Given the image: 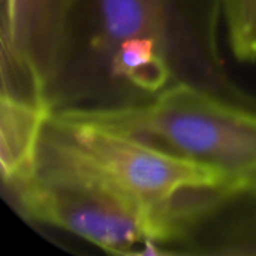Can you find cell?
<instances>
[{
  "label": "cell",
  "instance_id": "7",
  "mask_svg": "<svg viewBox=\"0 0 256 256\" xmlns=\"http://www.w3.org/2000/svg\"><path fill=\"white\" fill-rule=\"evenodd\" d=\"M228 45L238 62H256V0H219Z\"/></svg>",
  "mask_w": 256,
  "mask_h": 256
},
{
  "label": "cell",
  "instance_id": "4",
  "mask_svg": "<svg viewBox=\"0 0 256 256\" xmlns=\"http://www.w3.org/2000/svg\"><path fill=\"white\" fill-rule=\"evenodd\" d=\"M40 148L154 208L186 210L207 218L226 201L237 200L231 182L212 166L54 112Z\"/></svg>",
  "mask_w": 256,
  "mask_h": 256
},
{
  "label": "cell",
  "instance_id": "2",
  "mask_svg": "<svg viewBox=\"0 0 256 256\" xmlns=\"http://www.w3.org/2000/svg\"><path fill=\"white\" fill-rule=\"evenodd\" d=\"M54 114L120 132L212 166L238 198L256 200V102L189 81L126 104L64 106Z\"/></svg>",
  "mask_w": 256,
  "mask_h": 256
},
{
  "label": "cell",
  "instance_id": "1",
  "mask_svg": "<svg viewBox=\"0 0 256 256\" xmlns=\"http://www.w3.org/2000/svg\"><path fill=\"white\" fill-rule=\"evenodd\" d=\"M219 22L218 9L194 0H75L64 64L51 90L54 110L100 94L112 54L135 39L154 40L178 81L222 92Z\"/></svg>",
  "mask_w": 256,
  "mask_h": 256
},
{
  "label": "cell",
  "instance_id": "3",
  "mask_svg": "<svg viewBox=\"0 0 256 256\" xmlns=\"http://www.w3.org/2000/svg\"><path fill=\"white\" fill-rule=\"evenodd\" d=\"M28 220L70 232L96 248L128 255L184 242L206 219L186 210H160L129 198L75 165L40 148L34 174L6 189Z\"/></svg>",
  "mask_w": 256,
  "mask_h": 256
},
{
  "label": "cell",
  "instance_id": "5",
  "mask_svg": "<svg viewBox=\"0 0 256 256\" xmlns=\"http://www.w3.org/2000/svg\"><path fill=\"white\" fill-rule=\"evenodd\" d=\"M75 0H3L2 68L48 92L66 57Z\"/></svg>",
  "mask_w": 256,
  "mask_h": 256
},
{
  "label": "cell",
  "instance_id": "6",
  "mask_svg": "<svg viewBox=\"0 0 256 256\" xmlns=\"http://www.w3.org/2000/svg\"><path fill=\"white\" fill-rule=\"evenodd\" d=\"M54 106L48 93L2 82L0 96V165L4 189L30 178Z\"/></svg>",
  "mask_w": 256,
  "mask_h": 256
}]
</instances>
